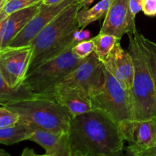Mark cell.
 <instances>
[{
  "mask_svg": "<svg viewBox=\"0 0 156 156\" xmlns=\"http://www.w3.org/2000/svg\"><path fill=\"white\" fill-rule=\"evenodd\" d=\"M72 156H111L123 149L119 125L99 110L72 117L68 133Z\"/></svg>",
  "mask_w": 156,
  "mask_h": 156,
  "instance_id": "1",
  "label": "cell"
},
{
  "mask_svg": "<svg viewBox=\"0 0 156 156\" xmlns=\"http://www.w3.org/2000/svg\"><path fill=\"white\" fill-rule=\"evenodd\" d=\"M83 9L78 2L64 9L30 44L31 58L27 73L74 47L75 32L80 29L77 14Z\"/></svg>",
  "mask_w": 156,
  "mask_h": 156,
  "instance_id": "2",
  "label": "cell"
},
{
  "mask_svg": "<svg viewBox=\"0 0 156 156\" xmlns=\"http://www.w3.org/2000/svg\"><path fill=\"white\" fill-rule=\"evenodd\" d=\"M2 105L15 111L24 123L53 133H69L71 116L51 98L35 95Z\"/></svg>",
  "mask_w": 156,
  "mask_h": 156,
  "instance_id": "3",
  "label": "cell"
},
{
  "mask_svg": "<svg viewBox=\"0 0 156 156\" xmlns=\"http://www.w3.org/2000/svg\"><path fill=\"white\" fill-rule=\"evenodd\" d=\"M128 52L134 65L131 94L135 120L156 119V85L146 54L133 33L128 34Z\"/></svg>",
  "mask_w": 156,
  "mask_h": 156,
  "instance_id": "4",
  "label": "cell"
},
{
  "mask_svg": "<svg viewBox=\"0 0 156 156\" xmlns=\"http://www.w3.org/2000/svg\"><path fill=\"white\" fill-rule=\"evenodd\" d=\"M85 59H79L69 49L57 57L27 73L22 85L36 96H48Z\"/></svg>",
  "mask_w": 156,
  "mask_h": 156,
  "instance_id": "5",
  "label": "cell"
},
{
  "mask_svg": "<svg viewBox=\"0 0 156 156\" xmlns=\"http://www.w3.org/2000/svg\"><path fill=\"white\" fill-rule=\"evenodd\" d=\"M90 98L93 110L104 112L118 125L135 120L131 91L124 88L106 69L103 87Z\"/></svg>",
  "mask_w": 156,
  "mask_h": 156,
  "instance_id": "6",
  "label": "cell"
},
{
  "mask_svg": "<svg viewBox=\"0 0 156 156\" xmlns=\"http://www.w3.org/2000/svg\"><path fill=\"white\" fill-rule=\"evenodd\" d=\"M105 82V66L96 53H93L91 56L84 59L83 62L70 73L56 89L76 88L83 91L91 98L101 89Z\"/></svg>",
  "mask_w": 156,
  "mask_h": 156,
  "instance_id": "7",
  "label": "cell"
},
{
  "mask_svg": "<svg viewBox=\"0 0 156 156\" xmlns=\"http://www.w3.org/2000/svg\"><path fill=\"white\" fill-rule=\"evenodd\" d=\"M30 45L8 47L0 50V76L12 88L22 85L31 58Z\"/></svg>",
  "mask_w": 156,
  "mask_h": 156,
  "instance_id": "8",
  "label": "cell"
},
{
  "mask_svg": "<svg viewBox=\"0 0 156 156\" xmlns=\"http://www.w3.org/2000/svg\"><path fill=\"white\" fill-rule=\"evenodd\" d=\"M127 148L134 152H143L156 146V119L133 120L119 124Z\"/></svg>",
  "mask_w": 156,
  "mask_h": 156,
  "instance_id": "9",
  "label": "cell"
},
{
  "mask_svg": "<svg viewBox=\"0 0 156 156\" xmlns=\"http://www.w3.org/2000/svg\"><path fill=\"white\" fill-rule=\"evenodd\" d=\"M76 2V0H64L62 2L51 5H44L42 4L39 12L8 46L15 47L30 45L46 26L48 25L64 9Z\"/></svg>",
  "mask_w": 156,
  "mask_h": 156,
  "instance_id": "10",
  "label": "cell"
},
{
  "mask_svg": "<svg viewBox=\"0 0 156 156\" xmlns=\"http://www.w3.org/2000/svg\"><path fill=\"white\" fill-rule=\"evenodd\" d=\"M129 0H114L105 17L100 33L113 35L121 40L126 34L136 30L135 19L129 10Z\"/></svg>",
  "mask_w": 156,
  "mask_h": 156,
  "instance_id": "11",
  "label": "cell"
},
{
  "mask_svg": "<svg viewBox=\"0 0 156 156\" xmlns=\"http://www.w3.org/2000/svg\"><path fill=\"white\" fill-rule=\"evenodd\" d=\"M102 62L106 70L124 88L131 91L134 78L133 62L130 53L122 48L120 41Z\"/></svg>",
  "mask_w": 156,
  "mask_h": 156,
  "instance_id": "12",
  "label": "cell"
},
{
  "mask_svg": "<svg viewBox=\"0 0 156 156\" xmlns=\"http://www.w3.org/2000/svg\"><path fill=\"white\" fill-rule=\"evenodd\" d=\"M42 2L34 5L13 12L0 21V50L7 47L39 12Z\"/></svg>",
  "mask_w": 156,
  "mask_h": 156,
  "instance_id": "13",
  "label": "cell"
},
{
  "mask_svg": "<svg viewBox=\"0 0 156 156\" xmlns=\"http://www.w3.org/2000/svg\"><path fill=\"white\" fill-rule=\"evenodd\" d=\"M47 97L51 98L57 101L68 111L71 117L93 110L89 96L76 88H58Z\"/></svg>",
  "mask_w": 156,
  "mask_h": 156,
  "instance_id": "14",
  "label": "cell"
},
{
  "mask_svg": "<svg viewBox=\"0 0 156 156\" xmlns=\"http://www.w3.org/2000/svg\"><path fill=\"white\" fill-rule=\"evenodd\" d=\"M31 126L34 133L30 140L44 148L46 154L50 156H72L68 133H53Z\"/></svg>",
  "mask_w": 156,
  "mask_h": 156,
  "instance_id": "15",
  "label": "cell"
},
{
  "mask_svg": "<svg viewBox=\"0 0 156 156\" xmlns=\"http://www.w3.org/2000/svg\"><path fill=\"white\" fill-rule=\"evenodd\" d=\"M33 133L34 128L31 125L20 120L15 126L0 129V143L11 146L24 140H30Z\"/></svg>",
  "mask_w": 156,
  "mask_h": 156,
  "instance_id": "16",
  "label": "cell"
},
{
  "mask_svg": "<svg viewBox=\"0 0 156 156\" xmlns=\"http://www.w3.org/2000/svg\"><path fill=\"white\" fill-rule=\"evenodd\" d=\"M114 0H101L90 9H82L77 14V21L80 28L84 29L88 24L106 16Z\"/></svg>",
  "mask_w": 156,
  "mask_h": 156,
  "instance_id": "17",
  "label": "cell"
},
{
  "mask_svg": "<svg viewBox=\"0 0 156 156\" xmlns=\"http://www.w3.org/2000/svg\"><path fill=\"white\" fill-rule=\"evenodd\" d=\"M35 96L21 85L16 88H12L9 83L0 76V105L15 101L23 100Z\"/></svg>",
  "mask_w": 156,
  "mask_h": 156,
  "instance_id": "18",
  "label": "cell"
},
{
  "mask_svg": "<svg viewBox=\"0 0 156 156\" xmlns=\"http://www.w3.org/2000/svg\"><path fill=\"white\" fill-rule=\"evenodd\" d=\"M93 38L95 44L94 53L102 62L111 53L116 44L120 41V39L113 35L103 33H99Z\"/></svg>",
  "mask_w": 156,
  "mask_h": 156,
  "instance_id": "19",
  "label": "cell"
},
{
  "mask_svg": "<svg viewBox=\"0 0 156 156\" xmlns=\"http://www.w3.org/2000/svg\"><path fill=\"white\" fill-rule=\"evenodd\" d=\"M133 34L136 37L142 49L146 54L156 85V43L145 37L137 30H136Z\"/></svg>",
  "mask_w": 156,
  "mask_h": 156,
  "instance_id": "20",
  "label": "cell"
},
{
  "mask_svg": "<svg viewBox=\"0 0 156 156\" xmlns=\"http://www.w3.org/2000/svg\"><path fill=\"white\" fill-rule=\"evenodd\" d=\"M42 1L43 0H7L4 5L0 8V21L13 12L34 5Z\"/></svg>",
  "mask_w": 156,
  "mask_h": 156,
  "instance_id": "21",
  "label": "cell"
},
{
  "mask_svg": "<svg viewBox=\"0 0 156 156\" xmlns=\"http://www.w3.org/2000/svg\"><path fill=\"white\" fill-rule=\"evenodd\" d=\"M95 51L94 38L81 41L73 47V52L79 59H86Z\"/></svg>",
  "mask_w": 156,
  "mask_h": 156,
  "instance_id": "22",
  "label": "cell"
},
{
  "mask_svg": "<svg viewBox=\"0 0 156 156\" xmlns=\"http://www.w3.org/2000/svg\"><path fill=\"white\" fill-rule=\"evenodd\" d=\"M20 116L15 111L1 105L0 107V129L13 126L19 123Z\"/></svg>",
  "mask_w": 156,
  "mask_h": 156,
  "instance_id": "23",
  "label": "cell"
},
{
  "mask_svg": "<svg viewBox=\"0 0 156 156\" xmlns=\"http://www.w3.org/2000/svg\"><path fill=\"white\" fill-rule=\"evenodd\" d=\"M143 12L147 16H156V0H144Z\"/></svg>",
  "mask_w": 156,
  "mask_h": 156,
  "instance_id": "24",
  "label": "cell"
},
{
  "mask_svg": "<svg viewBox=\"0 0 156 156\" xmlns=\"http://www.w3.org/2000/svg\"><path fill=\"white\" fill-rule=\"evenodd\" d=\"M144 0H129V10L131 15L135 19L136 15L140 12L143 11V5Z\"/></svg>",
  "mask_w": 156,
  "mask_h": 156,
  "instance_id": "25",
  "label": "cell"
},
{
  "mask_svg": "<svg viewBox=\"0 0 156 156\" xmlns=\"http://www.w3.org/2000/svg\"><path fill=\"white\" fill-rule=\"evenodd\" d=\"M90 34L89 30H84V29H79L75 32L74 34V45H76L78 43L81 41H85V40L90 39Z\"/></svg>",
  "mask_w": 156,
  "mask_h": 156,
  "instance_id": "26",
  "label": "cell"
},
{
  "mask_svg": "<svg viewBox=\"0 0 156 156\" xmlns=\"http://www.w3.org/2000/svg\"><path fill=\"white\" fill-rule=\"evenodd\" d=\"M134 153L138 154V155H144V156H156V146L152 148V149H147V150L143 151V152H134Z\"/></svg>",
  "mask_w": 156,
  "mask_h": 156,
  "instance_id": "27",
  "label": "cell"
},
{
  "mask_svg": "<svg viewBox=\"0 0 156 156\" xmlns=\"http://www.w3.org/2000/svg\"><path fill=\"white\" fill-rule=\"evenodd\" d=\"M111 156H136V154L134 153L133 151H131L130 149H129L127 147H126L125 148L124 150L123 149V150L117 152V153L115 154V155H111Z\"/></svg>",
  "mask_w": 156,
  "mask_h": 156,
  "instance_id": "28",
  "label": "cell"
},
{
  "mask_svg": "<svg viewBox=\"0 0 156 156\" xmlns=\"http://www.w3.org/2000/svg\"><path fill=\"white\" fill-rule=\"evenodd\" d=\"M36 153L34 152V151L31 149H29V148H25V149L23 150L22 153H21V156H37Z\"/></svg>",
  "mask_w": 156,
  "mask_h": 156,
  "instance_id": "29",
  "label": "cell"
},
{
  "mask_svg": "<svg viewBox=\"0 0 156 156\" xmlns=\"http://www.w3.org/2000/svg\"><path fill=\"white\" fill-rule=\"evenodd\" d=\"M63 1L64 0H43L42 4L44 5H51L60 3Z\"/></svg>",
  "mask_w": 156,
  "mask_h": 156,
  "instance_id": "30",
  "label": "cell"
},
{
  "mask_svg": "<svg viewBox=\"0 0 156 156\" xmlns=\"http://www.w3.org/2000/svg\"><path fill=\"white\" fill-rule=\"evenodd\" d=\"M76 1L80 3L83 8H87V6L91 4V2H93L94 0H76Z\"/></svg>",
  "mask_w": 156,
  "mask_h": 156,
  "instance_id": "31",
  "label": "cell"
},
{
  "mask_svg": "<svg viewBox=\"0 0 156 156\" xmlns=\"http://www.w3.org/2000/svg\"><path fill=\"white\" fill-rule=\"evenodd\" d=\"M0 156H10V155L5 150H3V149H1L0 150Z\"/></svg>",
  "mask_w": 156,
  "mask_h": 156,
  "instance_id": "32",
  "label": "cell"
},
{
  "mask_svg": "<svg viewBox=\"0 0 156 156\" xmlns=\"http://www.w3.org/2000/svg\"><path fill=\"white\" fill-rule=\"evenodd\" d=\"M6 2H7V0H0V8L2 7Z\"/></svg>",
  "mask_w": 156,
  "mask_h": 156,
  "instance_id": "33",
  "label": "cell"
},
{
  "mask_svg": "<svg viewBox=\"0 0 156 156\" xmlns=\"http://www.w3.org/2000/svg\"><path fill=\"white\" fill-rule=\"evenodd\" d=\"M37 156H50V155H47V154H45V155H37Z\"/></svg>",
  "mask_w": 156,
  "mask_h": 156,
  "instance_id": "34",
  "label": "cell"
},
{
  "mask_svg": "<svg viewBox=\"0 0 156 156\" xmlns=\"http://www.w3.org/2000/svg\"><path fill=\"white\" fill-rule=\"evenodd\" d=\"M136 154V153H135ZM136 156H144V155H138V154H136Z\"/></svg>",
  "mask_w": 156,
  "mask_h": 156,
  "instance_id": "35",
  "label": "cell"
}]
</instances>
